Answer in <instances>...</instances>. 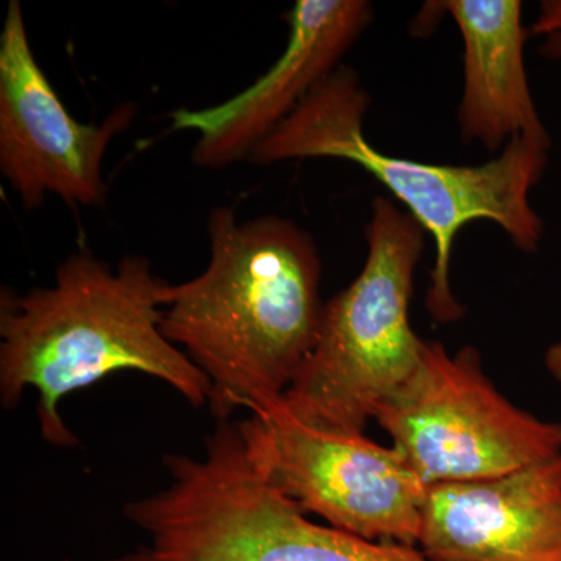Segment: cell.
Here are the masks:
<instances>
[{
    "mask_svg": "<svg viewBox=\"0 0 561 561\" xmlns=\"http://www.w3.org/2000/svg\"><path fill=\"white\" fill-rule=\"evenodd\" d=\"M529 32L542 39L541 54L545 57L561 60V0L542 2Z\"/></svg>",
    "mask_w": 561,
    "mask_h": 561,
    "instance_id": "obj_12",
    "label": "cell"
},
{
    "mask_svg": "<svg viewBox=\"0 0 561 561\" xmlns=\"http://www.w3.org/2000/svg\"><path fill=\"white\" fill-rule=\"evenodd\" d=\"M236 423L251 467L306 515L365 540L419 545L427 485L393 446L302 423L280 400Z\"/></svg>",
    "mask_w": 561,
    "mask_h": 561,
    "instance_id": "obj_7",
    "label": "cell"
},
{
    "mask_svg": "<svg viewBox=\"0 0 561 561\" xmlns=\"http://www.w3.org/2000/svg\"><path fill=\"white\" fill-rule=\"evenodd\" d=\"M448 13L463 39V94L457 117L461 139L486 150L530 136L549 139L527 80L519 0H445L430 3Z\"/></svg>",
    "mask_w": 561,
    "mask_h": 561,
    "instance_id": "obj_11",
    "label": "cell"
},
{
    "mask_svg": "<svg viewBox=\"0 0 561 561\" xmlns=\"http://www.w3.org/2000/svg\"><path fill=\"white\" fill-rule=\"evenodd\" d=\"M138 108L121 103L101 124L70 116L41 68L20 0H10L0 33V173L27 210L49 195L69 206L103 208V164Z\"/></svg>",
    "mask_w": 561,
    "mask_h": 561,
    "instance_id": "obj_8",
    "label": "cell"
},
{
    "mask_svg": "<svg viewBox=\"0 0 561 561\" xmlns=\"http://www.w3.org/2000/svg\"><path fill=\"white\" fill-rule=\"evenodd\" d=\"M168 280L151 262L127 254L117 265L91 250L70 253L54 284L18 294L0 291V400L20 404L38 393L44 440L72 448L77 438L61 401L117 371H138L179 391L194 408L208 405L210 383L161 330Z\"/></svg>",
    "mask_w": 561,
    "mask_h": 561,
    "instance_id": "obj_2",
    "label": "cell"
},
{
    "mask_svg": "<svg viewBox=\"0 0 561 561\" xmlns=\"http://www.w3.org/2000/svg\"><path fill=\"white\" fill-rule=\"evenodd\" d=\"M424 236L411 214L375 197L364 267L324 302L311 353L280 398L295 419L364 434L381 402L415 370L424 341L412 330L409 308Z\"/></svg>",
    "mask_w": 561,
    "mask_h": 561,
    "instance_id": "obj_5",
    "label": "cell"
},
{
    "mask_svg": "<svg viewBox=\"0 0 561 561\" xmlns=\"http://www.w3.org/2000/svg\"><path fill=\"white\" fill-rule=\"evenodd\" d=\"M205 271L169 284L162 334L208 378L217 421L284 397L319 331L321 261L311 232L279 216L210 210Z\"/></svg>",
    "mask_w": 561,
    "mask_h": 561,
    "instance_id": "obj_1",
    "label": "cell"
},
{
    "mask_svg": "<svg viewBox=\"0 0 561 561\" xmlns=\"http://www.w3.org/2000/svg\"><path fill=\"white\" fill-rule=\"evenodd\" d=\"M427 486L500 478L561 454V424L516 408L465 346L424 342L412 375L375 413Z\"/></svg>",
    "mask_w": 561,
    "mask_h": 561,
    "instance_id": "obj_6",
    "label": "cell"
},
{
    "mask_svg": "<svg viewBox=\"0 0 561 561\" xmlns=\"http://www.w3.org/2000/svg\"><path fill=\"white\" fill-rule=\"evenodd\" d=\"M162 461L169 485L124 507L146 541L106 561H431L312 523L251 467L236 421H217L202 457Z\"/></svg>",
    "mask_w": 561,
    "mask_h": 561,
    "instance_id": "obj_4",
    "label": "cell"
},
{
    "mask_svg": "<svg viewBox=\"0 0 561 561\" xmlns=\"http://www.w3.org/2000/svg\"><path fill=\"white\" fill-rule=\"evenodd\" d=\"M370 95L359 73L339 66L301 102L250 161L268 165L306 158H334L359 165L405 206L435 247L426 308L438 323H451L465 308L454 297L449 268L454 241L471 221L489 220L513 245L534 253L542 221L530 192L545 175L551 140L523 136L479 165L427 164L376 149L364 131Z\"/></svg>",
    "mask_w": 561,
    "mask_h": 561,
    "instance_id": "obj_3",
    "label": "cell"
},
{
    "mask_svg": "<svg viewBox=\"0 0 561 561\" xmlns=\"http://www.w3.org/2000/svg\"><path fill=\"white\" fill-rule=\"evenodd\" d=\"M545 360L553 378L561 382V341L553 343L551 348L548 350V353H546Z\"/></svg>",
    "mask_w": 561,
    "mask_h": 561,
    "instance_id": "obj_13",
    "label": "cell"
},
{
    "mask_svg": "<svg viewBox=\"0 0 561 561\" xmlns=\"http://www.w3.org/2000/svg\"><path fill=\"white\" fill-rule=\"evenodd\" d=\"M419 546L431 561H561V454L500 478L427 486Z\"/></svg>",
    "mask_w": 561,
    "mask_h": 561,
    "instance_id": "obj_10",
    "label": "cell"
},
{
    "mask_svg": "<svg viewBox=\"0 0 561 561\" xmlns=\"http://www.w3.org/2000/svg\"><path fill=\"white\" fill-rule=\"evenodd\" d=\"M367 0H297L289 14L286 49L267 72L228 101L205 108L172 111L173 131L197 133L191 160L197 168L221 171L250 160L370 25Z\"/></svg>",
    "mask_w": 561,
    "mask_h": 561,
    "instance_id": "obj_9",
    "label": "cell"
}]
</instances>
